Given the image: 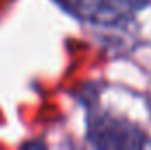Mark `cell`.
I'll return each instance as SVG.
<instances>
[{
  "label": "cell",
  "instance_id": "obj_2",
  "mask_svg": "<svg viewBox=\"0 0 151 150\" xmlns=\"http://www.w3.org/2000/svg\"><path fill=\"white\" fill-rule=\"evenodd\" d=\"M81 21L95 25H121L130 21L148 0H55Z\"/></svg>",
  "mask_w": 151,
  "mask_h": 150
},
{
  "label": "cell",
  "instance_id": "obj_1",
  "mask_svg": "<svg viewBox=\"0 0 151 150\" xmlns=\"http://www.w3.org/2000/svg\"><path fill=\"white\" fill-rule=\"evenodd\" d=\"M88 138L100 149H141L148 145V133L125 117L95 111L88 122Z\"/></svg>",
  "mask_w": 151,
  "mask_h": 150
}]
</instances>
